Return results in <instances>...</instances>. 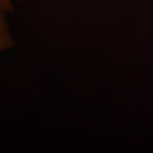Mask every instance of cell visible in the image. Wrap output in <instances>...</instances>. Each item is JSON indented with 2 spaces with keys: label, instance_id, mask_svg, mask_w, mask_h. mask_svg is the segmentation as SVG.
<instances>
[{
  "label": "cell",
  "instance_id": "cell-3",
  "mask_svg": "<svg viewBox=\"0 0 153 153\" xmlns=\"http://www.w3.org/2000/svg\"><path fill=\"white\" fill-rule=\"evenodd\" d=\"M17 1H26V0H17Z\"/></svg>",
  "mask_w": 153,
  "mask_h": 153
},
{
  "label": "cell",
  "instance_id": "cell-2",
  "mask_svg": "<svg viewBox=\"0 0 153 153\" xmlns=\"http://www.w3.org/2000/svg\"><path fill=\"white\" fill-rule=\"evenodd\" d=\"M13 9L11 0H0V14H6Z\"/></svg>",
  "mask_w": 153,
  "mask_h": 153
},
{
  "label": "cell",
  "instance_id": "cell-1",
  "mask_svg": "<svg viewBox=\"0 0 153 153\" xmlns=\"http://www.w3.org/2000/svg\"><path fill=\"white\" fill-rule=\"evenodd\" d=\"M14 41L5 19V15L0 14V56L1 53L14 47Z\"/></svg>",
  "mask_w": 153,
  "mask_h": 153
}]
</instances>
